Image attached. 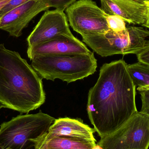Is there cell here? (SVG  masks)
I'll list each match as a JSON object with an SVG mask.
<instances>
[{
  "instance_id": "6da1fadb",
  "label": "cell",
  "mask_w": 149,
  "mask_h": 149,
  "mask_svg": "<svg viewBox=\"0 0 149 149\" xmlns=\"http://www.w3.org/2000/svg\"><path fill=\"white\" fill-rule=\"evenodd\" d=\"M123 59L101 67L95 85L89 89L87 111L100 138L115 132L138 112L136 86Z\"/></svg>"
},
{
  "instance_id": "7a4b0ae2",
  "label": "cell",
  "mask_w": 149,
  "mask_h": 149,
  "mask_svg": "<svg viewBox=\"0 0 149 149\" xmlns=\"http://www.w3.org/2000/svg\"><path fill=\"white\" fill-rule=\"evenodd\" d=\"M41 77L17 52L0 44V104L2 108L26 113L45 100Z\"/></svg>"
},
{
  "instance_id": "3957f363",
  "label": "cell",
  "mask_w": 149,
  "mask_h": 149,
  "mask_svg": "<svg viewBox=\"0 0 149 149\" xmlns=\"http://www.w3.org/2000/svg\"><path fill=\"white\" fill-rule=\"evenodd\" d=\"M31 66L43 79H60L67 83L82 79L95 73L97 60L94 53L42 55L31 59Z\"/></svg>"
},
{
  "instance_id": "277c9868",
  "label": "cell",
  "mask_w": 149,
  "mask_h": 149,
  "mask_svg": "<svg viewBox=\"0 0 149 149\" xmlns=\"http://www.w3.org/2000/svg\"><path fill=\"white\" fill-rule=\"evenodd\" d=\"M56 119L42 112L17 116L2 123L0 149H35L32 142L47 133Z\"/></svg>"
},
{
  "instance_id": "5b68a950",
  "label": "cell",
  "mask_w": 149,
  "mask_h": 149,
  "mask_svg": "<svg viewBox=\"0 0 149 149\" xmlns=\"http://www.w3.org/2000/svg\"><path fill=\"white\" fill-rule=\"evenodd\" d=\"M102 149H148L149 115L137 112L117 130L97 143Z\"/></svg>"
},
{
  "instance_id": "8992f818",
  "label": "cell",
  "mask_w": 149,
  "mask_h": 149,
  "mask_svg": "<svg viewBox=\"0 0 149 149\" xmlns=\"http://www.w3.org/2000/svg\"><path fill=\"white\" fill-rule=\"evenodd\" d=\"M67 19L73 30L81 36L103 34L109 30L106 14L92 0H79L65 10Z\"/></svg>"
},
{
  "instance_id": "52a82bcc",
  "label": "cell",
  "mask_w": 149,
  "mask_h": 149,
  "mask_svg": "<svg viewBox=\"0 0 149 149\" xmlns=\"http://www.w3.org/2000/svg\"><path fill=\"white\" fill-rule=\"evenodd\" d=\"M50 8L48 0H31L4 15L0 19V29L19 37L33 18Z\"/></svg>"
},
{
  "instance_id": "ba28073f",
  "label": "cell",
  "mask_w": 149,
  "mask_h": 149,
  "mask_svg": "<svg viewBox=\"0 0 149 149\" xmlns=\"http://www.w3.org/2000/svg\"><path fill=\"white\" fill-rule=\"evenodd\" d=\"M70 33L67 16L63 10L56 9L45 12L27 40L29 47H33L60 34Z\"/></svg>"
},
{
  "instance_id": "9c48e42d",
  "label": "cell",
  "mask_w": 149,
  "mask_h": 149,
  "mask_svg": "<svg viewBox=\"0 0 149 149\" xmlns=\"http://www.w3.org/2000/svg\"><path fill=\"white\" fill-rule=\"evenodd\" d=\"M91 52L84 43L70 33L60 34L45 42L29 47L27 54L31 60L35 57L42 55L86 54Z\"/></svg>"
},
{
  "instance_id": "30bf717a",
  "label": "cell",
  "mask_w": 149,
  "mask_h": 149,
  "mask_svg": "<svg viewBox=\"0 0 149 149\" xmlns=\"http://www.w3.org/2000/svg\"><path fill=\"white\" fill-rule=\"evenodd\" d=\"M95 132L94 128L80 119L65 117L56 119L47 133L42 136L47 140L56 137H67L96 144Z\"/></svg>"
},
{
  "instance_id": "8fae6325",
  "label": "cell",
  "mask_w": 149,
  "mask_h": 149,
  "mask_svg": "<svg viewBox=\"0 0 149 149\" xmlns=\"http://www.w3.org/2000/svg\"><path fill=\"white\" fill-rule=\"evenodd\" d=\"M101 9L109 15H116L129 24H143L146 22L145 3L135 0H100Z\"/></svg>"
},
{
  "instance_id": "7c38bea8",
  "label": "cell",
  "mask_w": 149,
  "mask_h": 149,
  "mask_svg": "<svg viewBox=\"0 0 149 149\" xmlns=\"http://www.w3.org/2000/svg\"><path fill=\"white\" fill-rule=\"evenodd\" d=\"M42 136L32 141L35 149H93L96 145L67 137H56L47 140Z\"/></svg>"
},
{
  "instance_id": "4fadbf2b",
  "label": "cell",
  "mask_w": 149,
  "mask_h": 149,
  "mask_svg": "<svg viewBox=\"0 0 149 149\" xmlns=\"http://www.w3.org/2000/svg\"><path fill=\"white\" fill-rule=\"evenodd\" d=\"M128 70L138 91L149 89V66L138 62L128 65Z\"/></svg>"
},
{
  "instance_id": "5bb4252c",
  "label": "cell",
  "mask_w": 149,
  "mask_h": 149,
  "mask_svg": "<svg viewBox=\"0 0 149 149\" xmlns=\"http://www.w3.org/2000/svg\"><path fill=\"white\" fill-rule=\"evenodd\" d=\"M106 17L109 28L113 31L121 32L127 28L126 22L119 16L107 14Z\"/></svg>"
},
{
  "instance_id": "9a60e30c",
  "label": "cell",
  "mask_w": 149,
  "mask_h": 149,
  "mask_svg": "<svg viewBox=\"0 0 149 149\" xmlns=\"http://www.w3.org/2000/svg\"><path fill=\"white\" fill-rule=\"evenodd\" d=\"M31 0H10L0 10V17H1L6 13L18 6L27 2Z\"/></svg>"
},
{
  "instance_id": "2e32d148",
  "label": "cell",
  "mask_w": 149,
  "mask_h": 149,
  "mask_svg": "<svg viewBox=\"0 0 149 149\" xmlns=\"http://www.w3.org/2000/svg\"><path fill=\"white\" fill-rule=\"evenodd\" d=\"M51 8H56L57 9L63 10H66L67 8L74 2L76 0H48Z\"/></svg>"
},
{
  "instance_id": "e0dca14e",
  "label": "cell",
  "mask_w": 149,
  "mask_h": 149,
  "mask_svg": "<svg viewBox=\"0 0 149 149\" xmlns=\"http://www.w3.org/2000/svg\"><path fill=\"white\" fill-rule=\"evenodd\" d=\"M138 62L149 66V40L146 41L145 46L136 54Z\"/></svg>"
},
{
  "instance_id": "ac0fdd59",
  "label": "cell",
  "mask_w": 149,
  "mask_h": 149,
  "mask_svg": "<svg viewBox=\"0 0 149 149\" xmlns=\"http://www.w3.org/2000/svg\"><path fill=\"white\" fill-rule=\"evenodd\" d=\"M141 95L142 108L140 112L149 115V89L139 91Z\"/></svg>"
},
{
  "instance_id": "d6986e66",
  "label": "cell",
  "mask_w": 149,
  "mask_h": 149,
  "mask_svg": "<svg viewBox=\"0 0 149 149\" xmlns=\"http://www.w3.org/2000/svg\"><path fill=\"white\" fill-rule=\"evenodd\" d=\"M147 7V17L145 23L143 24V27L149 29V1H147L145 3Z\"/></svg>"
},
{
  "instance_id": "ffe728a7",
  "label": "cell",
  "mask_w": 149,
  "mask_h": 149,
  "mask_svg": "<svg viewBox=\"0 0 149 149\" xmlns=\"http://www.w3.org/2000/svg\"><path fill=\"white\" fill-rule=\"evenodd\" d=\"M10 1V0H0V10ZM1 19L0 17V19Z\"/></svg>"
},
{
  "instance_id": "44dd1931",
  "label": "cell",
  "mask_w": 149,
  "mask_h": 149,
  "mask_svg": "<svg viewBox=\"0 0 149 149\" xmlns=\"http://www.w3.org/2000/svg\"><path fill=\"white\" fill-rule=\"evenodd\" d=\"M135 1H137L142 3H145L146 2L148 1V0H135Z\"/></svg>"
},
{
  "instance_id": "7402d4cb",
  "label": "cell",
  "mask_w": 149,
  "mask_h": 149,
  "mask_svg": "<svg viewBox=\"0 0 149 149\" xmlns=\"http://www.w3.org/2000/svg\"><path fill=\"white\" fill-rule=\"evenodd\" d=\"M93 149H102V148L101 147H100V146H99V145H97V143H96V146H95V147H94V148H93Z\"/></svg>"
},
{
  "instance_id": "603a6c76",
  "label": "cell",
  "mask_w": 149,
  "mask_h": 149,
  "mask_svg": "<svg viewBox=\"0 0 149 149\" xmlns=\"http://www.w3.org/2000/svg\"><path fill=\"white\" fill-rule=\"evenodd\" d=\"M2 108V106H1V104H0V110H1V109Z\"/></svg>"
},
{
  "instance_id": "cb8c5ba5",
  "label": "cell",
  "mask_w": 149,
  "mask_h": 149,
  "mask_svg": "<svg viewBox=\"0 0 149 149\" xmlns=\"http://www.w3.org/2000/svg\"><path fill=\"white\" fill-rule=\"evenodd\" d=\"M149 0H148V1H149Z\"/></svg>"
},
{
  "instance_id": "d4e9b609",
  "label": "cell",
  "mask_w": 149,
  "mask_h": 149,
  "mask_svg": "<svg viewBox=\"0 0 149 149\" xmlns=\"http://www.w3.org/2000/svg\"></svg>"
}]
</instances>
